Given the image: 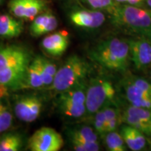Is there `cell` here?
Listing matches in <instances>:
<instances>
[{
	"mask_svg": "<svg viewBox=\"0 0 151 151\" xmlns=\"http://www.w3.org/2000/svg\"><path fill=\"white\" fill-rule=\"evenodd\" d=\"M116 4H129L133 6H142L145 4L146 0H114Z\"/></svg>",
	"mask_w": 151,
	"mask_h": 151,
	"instance_id": "83f0119b",
	"label": "cell"
},
{
	"mask_svg": "<svg viewBox=\"0 0 151 151\" xmlns=\"http://www.w3.org/2000/svg\"><path fill=\"white\" fill-rule=\"evenodd\" d=\"M116 90L111 81L102 77L92 79L86 90V113L94 114L114 99Z\"/></svg>",
	"mask_w": 151,
	"mask_h": 151,
	"instance_id": "8992f818",
	"label": "cell"
},
{
	"mask_svg": "<svg viewBox=\"0 0 151 151\" xmlns=\"http://www.w3.org/2000/svg\"><path fill=\"white\" fill-rule=\"evenodd\" d=\"M43 102L39 97L32 94L18 97L14 102V113L18 120L32 122L40 116Z\"/></svg>",
	"mask_w": 151,
	"mask_h": 151,
	"instance_id": "ba28073f",
	"label": "cell"
},
{
	"mask_svg": "<svg viewBox=\"0 0 151 151\" xmlns=\"http://www.w3.org/2000/svg\"><path fill=\"white\" fill-rule=\"evenodd\" d=\"M106 120L107 132L116 131L122 121V115L116 106L110 103L106 104L102 107Z\"/></svg>",
	"mask_w": 151,
	"mask_h": 151,
	"instance_id": "d6986e66",
	"label": "cell"
},
{
	"mask_svg": "<svg viewBox=\"0 0 151 151\" xmlns=\"http://www.w3.org/2000/svg\"><path fill=\"white\" fill-rule=\"evenodd\" d=\"M1 0H0V4H1Z\"/></svg>",
	"mask_w": 151,
	"mask_h": 151,
	"instance_id": "f546056e",
	"label": "cell"
},
{
	"mask_svg": "<svg viewBox=\"0 0 151 151\" xmlns=\"http://www.w3.org/2000/svg\"><path fill=\"white\" fill-rule=\"evenodd\" d=\"M120 134L130 150L141 151L146 148L147 140L145 134L135 127L124 124L120 129Z\"/></svg>",
	"mask_w": 151,
	"mask_h": 151,
	"instance_id": "2e32d148",
	"label": "cell"
},
{
	"mask_svg": "<svg viewBox=\"0 0 151 151\" xmlns=\"http://www.w3.org/2000/svg\"><path fill=\"white\" fill-rule=\"evenodd\" d=\"M93 124L95 132L100 136H105L107 133L106 120L103 108L94 113Z\"/></svg>",
	"mask_w": 151,
	"mask_h": 151,
	"instance_id": "cb8c5ba5",
	"label": "cell"
},
{
	"mask_svg": "<svg viewBox=\"0 0 151 151\" xmlns=\"http://www.w3.org/2000/svg\"><path fill=\"white\" fill-rule=\"evenodd\" d=\"M128 79H129L130 82H132L138 88L151 95V84L148 81L145 80L142 78L135 76H132Z\"/></svg>",
	"mask_w": 151,
	"mask_h": 151,
	"instance_id": "4316f807",
	"label": "cell"
},
{
	"mask_svg": "<svg viewBox=\"0 0 151 151\" xmlns=\"http://www.w3.org/2000/svg\"><path fill=\"white\" fill-rule=\"evenodd\" d=\"M69 138L88 142H98V134L95 130L87 125L75 126L67 132Z\"/></svg>",
	"mask_w": 151,
	"mask_h": 151,
	"instance_id": "ac0fdd59",
	"label": "cell"
},
{
	"mask_svg": "<svg viewBox=\"0 0 151 151\" xmlns=\"http://www.w3.org/2000/svg\"><path fill=\"white\" fill-rule=\"evenodd\" d=\"M13 122V114L6 105L0 100V133L6 131Z\"/></svg>",
	"mask_w": 151,
	"mask_h": 151,
	"instance_id": "603a6c76",
	"label": "cell"
},
{
	"mask_svg": "<svg viewBox=\"0 0 151 151\" xmlns=\"http://www.w3.org/2000/svg\"><path fill=\"white\" fill-rule=\"evenodd\" d=\"M69 19L76 27L84 29H96L104 23L106 16L100 10L78 9L71 12Z\"/></svg>",
	"mask_w": 151,
	"mask_h": 151,
	"instance_id": "7c38bea8",
	"label": "cell"
},
{
	"mask_svg": "<svg viewBox=\"0 0 151 151\" xmlns=\"http://www.w3.org/2000/svg\"><path fill=\"white\" fill-rule=\"evenodd\" d=\"M130 59L138 70H144L151 65V40L145 37L128 40Z\"/></svg>",
	"mask_w": 151,
	"mask_h": 151,
	"instance_id": "9c48e42d",
	"label": "cell"
},
{
	"mask_svg": "<svg viewBox=\"0 0 151 151\" xmlns=\"http://www.w3.org/2000/svg\"><path fill=\"white\" fill-rule=\"evenodd\" d=\"M90 71L89 64L77 55L69 56L57 71L50 89L58 93L86 81Z\"/></svg>",
	"mask_w": 151,
	"mask_h": 151,
	"instance_id": "277c9868",
	"label": "cell"
},
{
	"mask_svg": "<svg viewBox=\"0 0 151 151\" xmlns=\"http://www.w3.org/2000/svg\"><path fill=\"white\" fill-rule=\"evenodd\" d=\"M145 4L147 6V8L151 9V0H146Z\"/></svg>",
	"mask_w": 151,
	"mask_h": 151,
	"instance_id": "f1b7e54d",
	"label": "cell"
},
{
	"mask_svg": "<svg viewBox=\"0 0 151 151\" xmlns=\"http://www.w3.org/2000/svg\"><path fill=\"white\" fill-rule=\"evenodd\" d=\"M23 23L9 14L0 15V37L12 39L18 37L23 32Z\"/></svg>",
	"mask_w": 151,
	"mask_h": 151,
	"instance_id": "e0dca14e",
	"label": "cell"
},
{
	"mask_svg": "<svg viewBox=\"0 0 151 151\" xmlns=\"http://www.w3.org/2000/svg\"><path fill=\"white\" fill-rule=\"evenodd\" d=\"M90 58L105 69L124 71L130 59L128 40L112 37L100 41L90 51Z\"/></svg>",
	"mask_w": 151,
	"mask_h": 151,
	"instance_id": "7a4b0ae2",
	"label": "cell"
},
{
	"mask_svg": "<svg viewBox=\"0 0 151 151\" xmlns=\"http://www.w3.org/2000/svg\"><path fill=\"white\" fill-rule=\"evenodd\" d=\"M108 12L116 27L151 40V9L116 4Z\"/></svg>",
	"mask_w": 151,
	"mask_h": 151,
	"instance_id": "3957f363",
	"label": "cell"
},
{
	"mask_svg": "<svg viewBox=\"0 0 151 151\" xmlns=\"http://www.w3.org/2000/svg\"><path fill=\"white\" fill-rule=\"evenodd\" d=\"M105 143L107 148L111 151L127 150V145L123 138L116 131L107 132L105 135Z\"/></svg>",
	"mask_w": 151,
	"mask_h": 151,
	"instance_id": "7402d4cb",
	"label": "cell"
},
{
	"mask_svg": "<svg viewBox=\"0 0 151 151\" xmlns=\"http://www.w3.org/2000/svg\"><path fill=\"white\" fill-rule=\"evenodd\" d=\"M22 139L20 135L8 133L0 139V151H18L22 146Z\"/></svg>",
	"mask_w": 151,
	"mask_h": 151,
	"instance_id": "44dd1931",
	"label": "cell"
},
{
	"mask_svg": "<svg viewBox=\"0 0 151 151\" xmlns=\"http://www.w3.org/2000/svg\"><path fill=\"white\" fill-rule=\"evenodd\" d=\"M44 0H11L9 8L17 18L32 20L46 9Z\"/></svg>",
	"mask_w": 151,
	"mask_h": 151,
	"instance_id": "8fae6325",
	"label": "cell"
},
{
	"mask_svg": "<svg viewBox=\"0 0 151 151\" xmlns=\"http://www.w3.org/2000/svg\"><path fill=\"white\" fill-rule=\"evenodd\" d=\"M73 150L76 151H97L99 150V142H88L69 138Z\"/></svg>",
	"mask_w": 151,
	"mask_h": 151,
	"instance_id": "d4e9b609",
	"label": "cell"
},
{
	"mask_svg": "<svg viewBox=\"0 0 151 151\" xmlns=\"http://www.w3.org/2000/svg\"><path fill=\"white\" fill-rule=\"evenodd\" d=\"M125 97L130 105L141 108L151 109V95L138 88L129 79L124 81Z\"/></svg>",
	"mask_w": 151,
	"mask_h": 151,
	"instance_id": "9a60e30c",
	"label": "cell"
},
{
	"mask_svg": "<svg viewBox=\"0 0 151 151\" xmlns=\"http://www.w3.org/2000/svg\"><path fill=\"white\" fill-rule=\"evenodd\" d=\"M58 25V19L55 16L51 11H47L33 19L29 27V32L32 36L39 37L54 31Z\"/></svg>",
	"mask_w": 151,
	"mask_h": 151,
	"instance_id": "5bb4252c",
	"label": "cell"
},
{
	"mask_svg": "<svg viewBox=\"0 0 151 151\" xmlns=\"http://www.w3.org/2000/svg\"><path fill=\"white\" fill-rule=\"evenodd\" d=\"M42 76H41L40 69H39V62L37 58L32 60L28 68L27 76V88L38 89V88H43Z\"/></svg>",
	"mask_w": 151,
	"mask_h": 151,
	"instance_id": "ffe728a7",
	"label": "cell"
},
{
	"mask_svg": "<svg viewBox=\"0 0 151 151\" xmlns=\"http://www.w3.org/2000/svg\"><path fill=\"white\" fill-rule=\"evenodd\" d=\"M69 43V34L66 31H60L44 37L41 41V46L48 54L59 57L67 50Z\"/></svg>",
	"mask_w": 151,
	"mask_h": 151,
	"instance_id": "4fadbf2b",
	"label": "cell"
},
{
	"mask_svg": "<svg viewBox=\"0 0 151 151\" xmlns=\"http://www.w3.org/2000/svg\"><path fill=\"white\" fill-rule=\"evenodd\" d=\"M63 145L61 134L48 127L37 130L28 141V147L32 151H59Z\"/></svg>",
	"mask_w": 151,
	"mask_h": 151,
	"instance_id": "52a82bcc",
	"label": "cell"
},
{
	"mask_svg": "<svg viewBox=\"0 0 151 151\" xmlns=\"http://www.w3.org/2000/svg\"><path fill=\"white\" fill-rule=\"evenodd\" d=\"M32 60L25 47L0 46V97L9 90L27 88V71Z\"/></svg>",
	"mask_w": 151,
	"mask_h": 151,
	"instance_id": "6da1fadb",
	"label": "cell"
},
{
	"mask_svg": "<svg viewBox=\"0 0 151 151\" xmlns=\"http://www.w3.org/2000/svg\"><path fill=\"white\" fill-rule=\"evenodd\" d=\"M86 81L59 93L57 105L60 113L66 117L78 118L86 113Z\"/></svg>",
	"mask_w": 151,
	"mask_h": 151,
	"instance_id": "5b68a950",
	"label": "cell"
},
{
	"mask_svg": "<svg viewBox=\"0 0 151 151\" xmlns=\"http://www.w3.org/2000/svg\"><path fill=\"white\" fill-rule=\"evenodd\" d=\"M122 120L144 134L151 136V109L130 105L122 115Z\"/></svg>",
	"mask_w": 151,
	"mask_h": 151,
	"instance_id": "30bf717a",
	"label": "cell"
},
{
	"mask_svg": "<svg viewBox=\"0 0 151 151\" xmlns=\"http://www.w3.org/2000/svg\"><path fill=\"white\" fill-rule=\"evenodd\" d=\"M81 1L89 6L91 9L100 11L105 10L109 11L116 4L114 0H81Z\"/></svg>",
	"mask_w": 151,
	"mask_h": 151,
	"instance_id": "484cf974",
	"label": "cell"
}]
</instances>
